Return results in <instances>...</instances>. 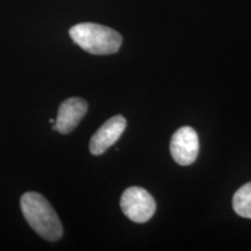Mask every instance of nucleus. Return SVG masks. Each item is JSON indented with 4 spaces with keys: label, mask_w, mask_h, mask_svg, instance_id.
Segmentation results:
<instances>
[{
    "label": "nucleus",
    "mask_w": 251,
    "mask_h": 251,
    "mask_svg": "<svg viewBox=\"0 0 251 251\" xmlns=\"http://www.w3.org/2000/svg\"><path fill=\"white\" fill-rule=\"evenodd\" d=\"M120 206L124 214L137 224H144L156 212V202L151 194L142 187L127 188L121 196Z\"/></svg>",
    "instance_id": "7ed1b4c3"
},
{
    "label": "nucleus",
    "mask_w": 251,
    "mask_h": 251,
    "mask_svg": "<svg viewBox=\"0 0 251 251\" xmlns=\"http://www.w3.org/2000/svg\"><path fill=\"white\" fill-rule=\"evenodd\" d=\"M20 206L26 221L41 237L50 242H55L62 237L61 220L42 194L25 193L20 199Z\"/></svg>",
    "instance_id": "f257e3e1"
},
{
    "label": "nucleus",
    "mask_w": 251,
    "mask_h": 251,
    "mask_svg": "<svg viewBox=\"0 0 251 251\" xmlns=\"http://www.w3.org/2000/svg\"><path fill=\"white\" fill-rule=\"evenodd\" d=\"M233 207L237 215L251 219V181L238 188L234 194Z\"/></svg>",
    "instance_id": "0eeeda50"
},
{
    "label": "nucleus",
    "mask_w": 251,
    "mask_h": 251,
    "mask_svg": "<svg viewBox=\"0 0 251 251\" xmlns=\"http://www.w3.org/2000/svg\"><path fill=\"white\" fill-rule=\"evenodd\" d=\"M127 121L122 115H115L103 124L94 133L90 141V151L92 155H102L109 147L120 139L126 129Z\"/></svg>",
    "instance_id": "39448f33"
},
{
    "label": "nucleus",
    "mask_w": 251,
    "mask_h": 251,
    "mask_svg": "<svg viewBox=\"0 0 251 251\" xmlns=\"http://www.w3.org/2000/svg\"><path fill=\"white\" fill-rule=\"evenodd\" d=\"M49 122H50V124H54V122H55V120H54V119H50V120H49Z\"/></svg>",
    "instance_id": "6e6552de"
},
{
    "label": "nucleus",
    "mask_w": 251,
    "mask_h": 251,
    "mask_svg": "<svg viewBox=\"0 0 251 251\" xmlns=\"http://www.w3.org/2000/svg\"><path fill=\"white\" fill-rule=\"evenodd\" d=\"M171 155L180 165H190L199 152V139L193 128L185 126L174 134L170 143Z\"/></svg>",
    "instance_id": "20e7f679"
},
{
    "label": "nucleus",
    "mask_w": 251,
    "mask_h": 251,
    "mask_svg": "<svg viewBox=\"0 0 251 251\" xmlns=\"http://www.w3.org/2000/svg\"><path fill=\"white\" fill-rule=\"evenodd\" d=\"M87 102L81 98H69L58 108L54 129L61 134H69L77 128L87 112Z\"/></svg>",
    "instance_id": "423d86ee"
},
{
    "label": "nucleus",
    "mask_w": 251,
    "mask_h": 251,
    "mask_svg": "<svg viewBox=\"0 0 251 251\" xmlns=\"http://www.w3.org/2000/svg\"><path fill=\"white\" fill-rule=\"evenodd\" d=\"M69 34L76 45L92 55L115 54L122 45V36L117 30L98 24H78Z\"/></svg>",
    "instance_id": "f03ea898"
}]
</instances>
